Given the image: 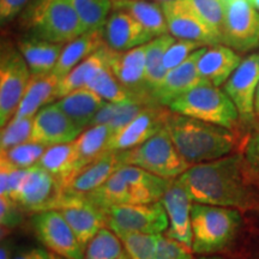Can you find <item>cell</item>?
<instances>
[{
  "instance_id": "obj_31",
  "label": "cell",
  "mask_w": 259,
  "mask_h": 259,
  "mask_svg": "<svg viewBox=\"0 0 259 259\" xmlns=\"http://www.w3.org/2000/svg\"><path fill=\"white\" fill-rule=\"evenodd\" d=\"M37 164L50 171L60 183L65 184L77 170L73 142L48 147Z\"/></svg>"
},
{
  "instance_id": "obj_3",
  "label": "cell",
  "mask_w": 259,
  "mask_h": 259,
  "mask_svg": "<svg viewBox=\"0 0 259 259\" xmlns=\"http://www.w3.org/2000/svg\"><path fill=\"white\" fill-rule=\"evenodd\" d=\"M21 16L28 35L54 44L65 45L85 32L72 0H35Z\"/></svg>"
},
{
  "instance_id": "obj_20",
  "label": "cell",
  "mask_w": 259,
  "mask_h": 259,
  "mask_svg": "<svg viewBox=\"0 0 259 259\" xmlns=\"http://www.w3.org/2000/svg\"><path fill=\"white\" fill-rule=\"evenodd\" d=\"M206 47L199 48L198 51L191 54L183 64L168 71L160 85L153 93V99L157 105L168 107L179 96L200 84H205L199 76L198 60Z\"/></svg>"
},
{
  "instance_id": "obj_33",
  "label": "cell",
  "mask_w": 259,
  "mask_h": 259,
  "mask_svg": "<svg viewBox=\"0 0 259 259\" xmlns=\"http://www.w3.org/2000/svg\"><path fill=\"white\" fill-rule=\"evenodd\" d=\"M176 37L170 34L154 37L147 44V61H145V83L153 96L154 90L160 85L168 71L163 65L164 54ZM154 100V99H153Z\"/></svg>"
},
{
  "instance_id": "obj_22",
  "label": "cell",
  "mask_w": 259,
  "mask_h": 259,
  "mask_svg": "<svg viewBox=\"0 0 259 259\" xmlns=\"http://www.w3.org/2000/svg\"><path fill=\"white\" fill-rule=\"evenodd\" d=\"M242 59L238 52L226 45L208 46L198 60V72L205 84L221 87L238 69Z\"/></svg>"
},
{
  "instance_id": "obj_13",
  "label": "cell",
  "mask_w": 259,
  "mask_h": 259,
  "mask_svg": "<svg viewBox=\"0 0 259 259\" xmlns=\"http://www.w3.org/2000/svg\"><path fill=\"white\" fill-rule=\"evenodd\" d=\"M171 36L199 42L204 46L222 45L187 0L161 3Z\"/></svg>"
},
{
  "instance_id": "obj_7",
  "label": "cell",
  "mask_w": 259,
  "mask_h": 259,
  "mask_svg": "<svg viewBox=\"0 0 259 259\" xmlns=\"http://www.w3.org/2000/svg\"><path fill=\"white\" fill-rule=\"evenodd\" d=\"M31 72L17 46L3 38L0 57V126L5 127L17 112Z\"/></svg>"
},
{
  "instance_id": "obj_24",
  "label": "cell",
  "mask_w": 259,
  "mask_h": 259,
  "mask_svg": "<svg viewBox=\"0 0 259 259\" xmlns=\"http://www.w3.org/2000/svg\"><path fill=\"white\" fill-rule=\"evenodd\" d=\"M16 46L27 61L31 74H41L50 73L54 70L64 45L25 34L18 38Z\"/></svg>"
},
{
  "instance_id": "obj_42",
  "label": "cell",
  "mask_w": 259,
  "mask_h": 259,
  "mask_svg": "<svg viewBox=\"0 0 259 259\" xmlns=\"http://www.w3.org/2000/svg\"><path fill=\"white\" fill-rule=\"evenodd\" d=\"M206 47L199 42L191 41V40H183V38H176L170 47L168 48L166 54H164L163 65L167 71H169L174 67L179 66L183 64L191 54L198 51L199 48Z\"/></svg>"
},
{
  "instance_id": "obj_41",
  "label": "cell",
  "mask_w": 259,
  "mask_h": 259,
  "mask_svg": "<svg viewBox=\"0 0 259 259\" xmlns=\"http://www.w3.org/2000/svg\"><path fill=\"white\" fill-rule=\"evenodd\" d=\"M32 122L34 116L27 118H12L9 124L3 127L2 137H0V149L2 151L23 144L30 141Z\"/></svg>"
},
{
  "instance_id": "obj_49",
  "label": "cell",
  "mask_w": 259,
  "mask_h": 259,
  "mask_svg": "<svg viewBox=\"0 0 259 259\" xmlns=\"http://www.w3.org/2000/svg\"><path fill=\"white\" fill-rule=\"evenodd\" d=\"M12 244L9 239H3L2 246H0V259H12Z\"/></svg>"
},
{
  "instance_id": "obj_37",
  "label": "cell",
  "mask_w": 259,
  "mask_h": 259,
  "mask_svg": "<svg viewBox=\"0 0 259 259\" xmlns=\"http://www.w3.org/2000/svg\"><path fill=\"white\" fill-rule=\"evenodd\" d=\"M48 147L36 142H25L9 150L2 151L0 163L17 169H27L38 163Z\"/></svg>"
},
{
  "instance_id": "obj_27",
  "label": "cell",
  "mask_w": 259,
  "mask_h": 259,
  "mask_svg": "<svg viewBox=\"0 0 259 259\" xmlns=\"http://www.w3.org/2000/svg\"><path fill=\"white\" fill-rule=\"evenodd\" d=\"M102 30L87 31L74 40L64 45L59 60L52 71L61 79L77 65L103 46Z\"/></svg>"
},
{
  "instance_id": "obj_35",
  "label": "cell",
  "mask_w": 259,
  "mask_h": 259,
  "mask_svg": "<svg viewBox=\"0 0 259 259\" xmlns=\"http://www.w3.org/2000/svg\"><path fill=\"white\" fill-rule=\"evenodd\" d=\"M87 88L95 92L107 102L118 103L127 101V100H134L127 93V90L116 79L107 61L101 69L96 71L93 78L87 84Z\"/></svg>"
},
{
  "instance_id": "obj_44",
  "label": "cell",
  "mask_w": 259,
  "mask_h": 259,
  "mask_svg": "<svg viewBox=\"0 0 259 259\" xmlns=\"http://www.w3.org/2000/svg\"><path fill=\"white\" fill-rule=\"evenodd\" d=\"M27 169H17L0 163V197L12 198L25 177Z\"/></svg>"
},
{
  "instance_id": "obj_47",
  "label": "cell",
  "mask_w": 259,
  "mask_h": 259,
  "mask_svg": "<svg viewBox=\"0 0 259 259\" xmlns=\"http://www.w3.org/2000/svg\"><path fill=\"white\" fill-rule=\"evenodd\" d=\"M246 158L259 173V127L252 136L246 148Z\"/></svg>"
},
{
  "instance_id": "obj_26",
  "label": "cell",
  "mask_w": 259,
  "mask_h": 259,
  "mask_svg": "<svg viewBox=\"0 0 259 259\" xmlns=\"http://www.w3.org/2000/svg\"><path fill=\"white\" fill-rule=\"evenodd\" d=\"M105 102L101 96L84 87L61 97L56 103L74 124L84 131L89 127L94 116Z\"/></svg>"
},
{
  "instance_id": "obj_28",
  "label": "cell",
  "mask_w": 259,
  "mask_h": 259,
  "mask_svg": "<svg viewBox=\"0 0 259 259\" xmlns=\"http://www.w3.org/2000/svg\"><path fill=\"white\" fill-rule=\"evenodd\" d=\"M113 9L132 16L154 37L169 34L161 3L147 0H112Z\"/></svg>"
},
{
  "instance_id": "obj_6",
  "label": "cell",
  "mask_w": 259,
  "mask_h": 259,
  "mask_svg": "<svg viewBox=\"0 0 259 259\" xmlns=\"http://www.w3.org/2000/svg\"><path fill=\"white\" fill-rule=\"evenodd\" d=\"M119 156L124 166L139 167L168 180L178 179L191 167L178 151L166 128L138 147L119 151Z\"/></svg>"
},
{
  "instance_id": "obj_40",
  "label": "cell",
  "mask_w": 259,
  "mask_h": 259,
  "mask_svg": "<svg viewBox=\"0 0 259 259\" xmlns=\"http://www.w3.org/2000/svg\"><path fill=\"white\" fill-rule=\"evenodd\" d=\"M126 253L131 259H155L158 238L161 234L144 233H119Z\"/></svg>"
},
{
  "instance_id": "obj_34",
  "label": "cell",
  "mask_w": 259,
  "mask_h": 259,
  "mask_svg": "<svg viewBox=\"0 0 259 259\" xmlns=\"http://www.w3.org/2000/svg\"><path fill=\"white\" fill-rule=\"evenodd\" d=\"M85 198L102 211L113 205L128 204V184L122 177L120 168L101 186L85 194Z\"/></svg>"
},
{
  "instance_id": "obj_54",
  "label": "cell",
  "mask_w": 259,
  "mask_h": 259,
  "mask_svg": "<svg viewBox=\"0 0 259 259\" xmlns=\"http://www.w3.org/2000/svg\"><path fill=\"white\" fill-rule=\"evenodd\" d=\"M199 259H223V258H220V257H210V258H199Z\"/></svg>"
},
{
  "instance_id": "obj_30",
  "label": "cell",
  "mask_w": 259,
  "mask_h": 259,
  "mask_svg": "<svg viewBox=\"0 0 259 259\" xmlns=\"http://www.w3.org/2000/svg\"><path fill=\"white\" fill-rule=\"evenodd\" d=\"M149 106V103L138 100H127L124 102H105L100 111L94 116L90 126L96 125H108L112 130V136L127 126L130 122L137 118L139 113L144 111ZM89 126V127H90Z\"/></svg>"
},
{
  "instance_id": "obj_5",
  "label": "cell",
  "mask_w": 259,
  "mask_h": 259,
  "mask_svg": "<svg viewBox=\"0 0 259 259\" xmlns=\"http://www.w3.org/2000/svg\"><path fill=\"white\" fill-rule=\"evenodd\" d=\"M170 112L233 130L240 114L225 90L219 87L200 84L168 106Z\"/></svg>"
},
{
  "instance_id": "obj_23",
  "label": "cell",
  "mask_w": 259,
  "mask_h": 259,
  "mask_svg": "<svg viewBox=\"0 0 259 259\" xmlns=\"http://www.w3.org/2000/svg\"><path fill=\"white\" fill-rule=\"evenodd\" d=\"M120 171L128 184V204L161 202L170 181L136 166H124Z\"/></svg>"
},
{
  "instance_id": "obj_55",
  "label": "cell",
  "mask_w": 259,
  "mask_h": 259,
  "mask_svg": "<svg viewBox=\"0 0 259 259\" xmlns=\"http://www.w3.org/2000/svg\"><path fill=\"white\" fill-rule=\"evenodd\" d=\"M156 3H164V2H171V0H155Z\"/></svg>"
},
{
  "instance_id": "obj_52",
  "label": "cell",
  "mask_w": 259,
  "mask_h": 259,
  "mask_svg": "<svg viewBox=\"0 0 259 259\" xmlns=\"http://www.w3.org/2000/svg\"><path fill=\"white\" fill-rule=\"evenodd\" d=\"M116 259H131V258H130V255H128L127 253H126V251H125L124 253H122V254L120 255V257L116 258Z\"/></svg>"
},
{
  "instance_id": "obj_12",
  "label": "cell",
  "mask_w": 259,
  "mask_h": 259,
  "mask_svg": "<svg viewBox=\"0 0 259 259\" xmlns=\"http://www.w3.org/2000/svg\"><path fill=\"white\" fill-rule=\"evenodd\" d=\"M31 226L38 240L52 253L65 259H84L85 250L58 210L36 212L31 218Z\"/></svg>"
},
{
  "instance_id": "obj_50",
  "label": "cell",
  "mask_w": 259,
  "mask_h": 259,
  "mask_svg": "<svg viewBox=\"0 0 259 259\" xmlns=\"http://www.w3.org/2000/svg\"><path fill=\"white\" fill-rule=\"evenodd\" d=\"M254 114L259 118V84L257 87V92H255L254 97Z\"/></svg>"
},
{
  "instance_id": "obj_14",
  "label": "cell",
  "mask_w": 259,
  "mask_h": 259,
  "mask_svg": "<svg viewBox=\"0 0 259 259\" xmlns=\"http://www.w3.org/2000/svg\"><path fill=\"white\" fill-rule=\"evenodd\" d=\"M259 84V53L250 54L242 59L229 79L223 84V90L238 109L244 122L254 119V97Z\"/></svg>"
},
{
  "instance_id": "obj_18",
  "label": "cell",
  "mask_w": 259,
  "mask_h": 259,
  "mask_svg": "<svg viewBox=\"0 0 259 259\" xmlns=\"http://www.w3.org/2000/svg\"><path fill=\"white\" fill-rule=\"evenodd\" d=\"M85 250L87 246L97 233L105 228V212L85 198V196L67 193V202L58 210Z\"/></svg>"
},
{
  "instance_id": "obj_4",
  "label": "cell",
  "mask_w": 259,
  "mask_h": 259,
  "mask_svg": "<svg viewBox=\"0 0 259 259\" xmlns=\"http://www.w3.org/2000/svg\"><path fill=\"white\" fill-rule=\"evenodd\" d=\"M239 211L234 208L193 203L191 206L193 253L212 254L226 250L240 228Z\"/></svg>"
},
{
  "instance_id": "obj_32",
  "label": "cell",
  "mask_w": 259,
  "mask_h": 259,
  "mask_svg": "<svg viewBox=\"0 0 259 259\" xmlns=\"http://www.w3.org/2000/svg\"><path fill=\"white\" fill-rule=\"evenodd\" d=\"M105 64V48L102 46L99 51H96L85 60H83L82 63L77 65L74 69L71 70L66 76L60 79L57 90V99H61V97L66 96L67 94L72 93L74 90L87 87V84L93 78L96 71L101 69Z\"/></svg>"
},
{
  "instance_id": "obj_38",
  "label": "cell",
  "mask_w": 259,
  "mask_h": 259,
  "mask_svg": "<svg viewBox=\"0 0 259 259\" xmlns=\"http://www.w3.org/2000/svg\"><path fill=\"white\" fill-rule=\"evenodd\" d=\"M124 250L119 236L105 227L87 246L84 259H116L124 253Z\"/></svg>"
},
{
  "instance_id": "obj_51",
  "label": "cell",
  "mask_w": 259,
  "mask_h": 259,
  "mask_svg": "<svg viewBox=\"0 0 259 259\" xmlns=\"http://www.w3.org/2000/svg\"><path fill=\"white\" fill-rule=\"evenodd\" d=\"M50 258L51 259H65V258L60 257V255H58L56 253H52V252H50Z\"/></svg>"
},
{
  "instance_id": "obj_1",
  "label": "cell",
  "mask_w": 259,
  "mask_h": 259,
  "mask_svg": "<svg viewBox=\"0 0 259 259\" xmlns=\"http://www.w3.org/2000/svg\"><path fill=\"white\" fill-rule=\"evenodd\" d=\"M178 179L194 203L259 209V173L241 154L193 164Z\"/></svg>"
},
{
  "instance_id": "obj_19",
  "label": "cell",
  "mask_w": 259,
  "mask_h": 259,
  "mask_svg": "<svg viewBox=\"0 0 259 259\" xmlns=\"http://www.w3.org/2000/svg\"><path fill=\"white\" fill-rule=\"evenodd\" d=\"M101 30L103 44L116 52L134 50L154 38L143 25L121 10H112Z\"/></svg>"
},
{
  "instance_id": "obj_11",
  "label": "cell",
  "mask_w": 259,
  "mask_h": 259,
  "mask_svg": "<svg viewBox=\"0 0 259 259\" xmlns=\"http://www.w3.org/2000/svg\"><path fill=\"white\" fill-rule=\"evenodd\" d=\"M223 45L239 53L259 45V11L251 0H226Z\"/></svg>"
},
{
  "instance_id": "obj_21",
  "label": "cell",
  "mask_w": 259,
  "mask_h": 259,
  "mask_svg": "<svg viewBox=\"0 0 259 259\" xmlns=\"http://www.w3.org/2000/svg\"><path fill=\"white\" fill-rule=\"evenodd\" d=\"M124 167L119 151H107L88 166L73 174L64 184L67 193L85 196L108 180L119 168Z\"/></svg>"
},
{
  "instance_id": "obj_17",
  "label": "cell",
  "mask_w": 259,
  "mask_h": 259,
  "mask_svg": "<svg viewBox=\"0 0 259 259\" xmlns=\"http://www.w3.org/2000/svg\"><path fill=\"white\" fill-rule=\"evenodd\" d=\"M161 203L166 210L169 227L166 236L179 241L192 250V225H191V200L185 187L181 185L179 179L169 181Z\"/></svg>"
},
{
  "instance_id": "obj_9",
  "label": "cell",
  "mask_w": 259,
  "mask_h": 259,
  "mask_svg": "<svg viewBox=\"0 0 259 259\" xmlns=\"http://www.w3.org/2000/svg\"><path fill=\"white\" fill-rule=\"evenodd\" d=\"M106 226L115 234L144 233L162 234L167 232L169 221L163 204H119L106 209Z\"/></svg>"
},
{
  "instance_id": "obj_48",
  "label": "cell",
  "mask_w": 259,
  "mask_h": 259,
  "mask_svg": "<svg viewBox=\"0 0 259 259\" xmlns=\"http://www.w3.org/2000/svg\"><path fill=\"white\" fill-rule=\"evenodd\" d=\"M12 259H51V258H50V252L44 250V248L31 247V248H28V250L17 252Z\"/></svg>"
},
{
  "instance_id": "obj_46",
  "label": "cell",
  "mask_w": 259,
  "mask_h": 259,
  "mask_svg": "<svg viewBox=\"0 0 259 259\" xmlns=\"http://www.w3.org/2000/svg\"><path fill=\"white\" fill-rule=\"evenodd\" d=\"M35 0H0V21L2 25L15 21Z\"/></svg>"
},
{
  "instance_id": "obj_45",
  "label": "cell",
  "mask_w": 259,
  "mask_h": 259,
  "mask_svg": "<svg viewBox=\"0 0 259 259\" xmlns=\"http://www.w3.org/2000/svg\"><path fill=\"white\" fill-rule=\"evenodd\" d=\"M0 221L3 228H15L23 222L22 208L9 197H0Z\"/></svg>"
},
{
  "instance_id": "obj_15",
  "label": "cell",
  "mask_w": 259,
  "mask_h": 259,
  "mask_svg": "<svg viewBox=\"0 0 259 259\" xmlns=\"http://www.w3.org/2000/svg\"><path fill=\"white\" fill-rule=\"evenodd\" d=\"M170 112L163 106H149L139 113L137 118L109 139L108 151H125L143 144L164 128L166 120Z\"/></svg>"
},
{
  "instance_id": "obj_53",
  "label": "cell",
  "mask_w": 259,
  "mask_h": 259,
  "mask_svg": "<svg viewBox=\"0 0 259 259\" xmlns=\"http://www.w3.org/2000/svg\"><path fill=\"white\" fill-rule=\"evenodd\" d=\"M251 2H252V4L254 5V8L259 11V0H251Z\"/></svg>"
},
{
  "instance_id": "obj_2",
  "label": "cell",
  "mask_w": 259,
  "mask_h": 259,
  "mask_svg": "<svg viewBox=\"0 0 259 259\" xmlns=\"http://www.w3.org/2000/svg\"><path fill=\"white\" fill-rule=\"evenodd\" d=\"M164 128L190 166L228 156L236 148L233 130L170 112Z\"/></svg>"
},
{
  "instance_id": "obj_29",
  "label": "cell",
  "mask_w": 259,
  "mask_h": 259,
  "mask_svg": "<svg viewBox=\"0 0 259 259\" xmlns=\"http://www.w3.org/2000/svg\"><path fill=\"white\" fill-rule=\"evenodd\" d=\"M112 130L108 125L90 126L73 141L76 150V171L88 166L108 151Z\"/></svg>"
},
{
  "instance_id": "obj_10",
  "label": "cell",
  "mask_w": 259,
  "mask_h": 259,
  "mask_svg": "<svg viewBox=\"0 0 259 259\" xmlns=\"http://www.w3.org/2000/svg\"><path fill=\"white\" fill-rule=\"evenodd\" d=\"M103 48L107 64L132 99L149 105H157L145 83L147 45L126 52L113 51L106 45H103Z\"/></svg>"
},
{
  "instance_id": "obj_43",
  "label": "cell",
  "mask_w": 259,
  "mask_h": 259,
  "mask_svg": "<svg viewBox=\"0 0 259 259\" xmlns=\"http://www.w3.org/2000/svg\"><path fill=\"white\" fill-rule=\"evenodd\" d=\"M155 259H192V250L181 242L161 234Z\"/></svg>"
},
{
  "instance_id": "obj_8",
  "label": "cell",
  "mask_w": 259,
  "mask_h": 259,
  "mask_svg": "<svg viewBox=\"0 0 259 259\" xmlns=\"http://www.w3.org/2000/svg\"><path fill=\"white\" fill-rule=\"evenodd\" d=\"M12 199L23 210L41 212L59 210L66 203L67 193L63 183L40 164H35L27 169Z\"/></svg>"
},
{
  "instance_id": "obj_16",
  "label": "cell",
  "mask_w": 259,
  "mask_h": 259,
  "mask_svg": "<svg viewBox=\"0 0 259 259\" xmlns=\"http://www.w3.org/2000/svg\"><path fill=\"white\" fill-rule=\"evenodd\" d=\"M82 132L57 103H50L34 116L30 141L51 147L71 143Z\"/></svg>"
},
{
  "instance_id": "obj_25",
  "label": "cell",
  "mask_w": 259,
  "mask_h": 259,
  "mask_svg": "<svg viewBox=\"0 0 259 259\" xmlns=\"http://www.w3.org/2000/svg\"><path fill=\"white\" fill-rule=\"evenodd\" d=\"M60 78L53 72L31 74L27 90L14 118L35 116L45 106L53 103L57 99V90Z\"/></svg>"
},
{
  "instance_id": "obj_36",
  "label": "cell",
  "mask_w": 259,
  "mask_h": 259,
  "mask_svg": "<svg viewBox=\"0 0 259 259\" xmlns=\"http://www.w3.org/2000/svg\"><path fill=\"white\" fill-rule=\"evenodd\" d=\"M87 31L101 30L113 10L112 0H72Z\"/></svg>"
},
{
  "instance_id": "obj_39",
  "label": "cell",
  "mask_w": 259,
  "mask_h": 259,
  "mask_svg": "<svg viewBox=\"0 0 259 259\" xmlns=\"http://www.w3.org/2000/svg\"><path fill=\"white\" fill-rule=\"evenodd\" d=\"M223 45L226 0H187Z\"/></svg>"
}]
</instances>
